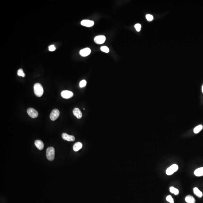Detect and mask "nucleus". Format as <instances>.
I'll list each match as a JSON object with an SVG mask.
<instances>
[{
	"label": "nucleus",
	"instance_id": "nucleus-1",
	"mask_svg": "<svg viewBox=\"0 0 203 203\" xmlns=\"http://www.w3.org/2000/svg\"><path fill=\"white\" fill-rule=\"evenodd\" d=\"M34 92L37 96L41 97L44 93V90L42 85L39 83H36L34 86Z\"/></svg>",
	"mask_w": 203,
	"mask_h": 203
},
{
	"label": "nucleus",
	"instance_id": "nucleus-2",
	"mask_svg": "<svg viewBox=\"0 0 203 203\" xmlns=\"http://www.w3.org/2000/svg\"><path fill=\"white\" fill-rule=\"evenodd\" d=\"M55 150L53 147H50L46 150V156L49 161H53L55 158Z\"/></svg>",
	"mask_w": 203,
	"mask_h": 203
},
{
	"label": "nucleus",
	"instance_id": "nucleus-3",
	"mask_svg": "<svg viewBox=\"0 0 203 203\" xmlns=\"http://www.w3.org/2000/svg\"><path fill=\"white\" fill-rule=\"evenodd\" d=\"M178 169V166L176 164H174L167 169L166 173L168 175H171L177 171Z\"/></svg>",
	"mask_w": 203,
	"mask_h": 203
},
{
	"label": "nucleus",
	"instance_id": "nucleus-4",
	"mask_svg": "<svg viewBox=\"0 0 203 203\" xmlns=\"http://www.w3.org/2000/svg\"><path fill=\"white\" fill-rule=\"evenodd\" d=\"M27 112L28 114L32 118H35L37 117L39 115L38 112L34 109L32 108H29L27 109Z\"/></svg>",
	"mask_w": 203,
	"mask_h": 203
},
{
	"label": "nucleus",
	"instance_id": "nucleus-5",
	"mask_svg": "<svg viewBox=\"0 0 203 203\" xmlns=\"http://www.w3.org/2000/svg\"><path fill=\"white\" fill-rule=\"evenodd\" d=\"M60 111L56 109H53L50 114V118L52 121H55L60 116Z\"/></svg>",
	"mask_w": 203,
	"mask_h": 203
},
{
	"label": "nucleus",
	"instance_id": "nucleus-6",
	"mask_svg": "<svg viewBox=\"0 0 203 203\" xmlns=\"http://www.w3.org/2000/svg\"><path fill=\"white\" fill-rule=\"evenodd\" d=\"M61 96L63 98L68 99L73 96V93L70 91L64 90L61 92Z\"/></svg>",
	"mask_w": 203,
	"mask_h": 203
},
{
	"label": "nucleus",
	"instance_id": "nucleus-7",
	"mask_svg": "<svg viewBox=\"0 0 203 203\" xmlns=\"http://www.w3.org/2000/svg\"><path fill=\"white\" fill-rule=\"evenodd\" d=\"M106 40V37L104 35H99L94 39V41L97 44H103Z\"/></svg>",
	"mask_w": 203,
	"mask_h": 203
},
{
	"label": "nucleus",
	"instance_id": "nucleus-8",
	"mask_svg": "<svg viewBox=\"0 0 203 203\" xmlns=\"http://www.w3.org/2000/svg\"><path fill=\"white\" fill-rule=\"evenodd\" d=\"M62 139L68 141H75V137L73 135H69L67 133H64L62 135Z\"/></svg>",
	"mask_w": 203,
	"mask_h": 203
},
{
	"label": "nucleus",
	"instance_id": "nucleus-9",
	"mask_svg": "<svg viewBox=\"0 0 203 203\" xmlns=\"http://www.w3.org/2000/svg\"><path fill=\"white\" fill-rule=\"evenodd\" d=\"M81 24L83 26L90 27L93 26L94 24V22L93 21L89 20H84L82 21Z\"/></svg>",
	"mask_w": 203,
	"mask_h": 203
},
{
	"label": "nucleus",
	"instance_id": "nucleus-10",
	"mask_svg": "<svg viewBox=\"0 0 203 203\" xmlns=\"http://www.w3.org/2000/svg\"><path fill=\"white\" fill-rule=\"evenodd\" d=\"M91 50L89 48H86L81 50L80 51V54L82 56H86L90 55Z\"/></svg>",
	"mask_w": 203,
	"mask_h": 203
},
{
	"label": "nucleus",
	"instance_id": "nucleus-11",
	"mask_svg": "<svg viewBox=\"0 0 203 203\" xmlns=\"http://www.w3.org/2000/svg\"><path fill=\"white\" fill-rule=\"evenodd\" d=\"M73 114L75 117H77L78 119H80L82 117V114L81 110L77 108H76L73 109Z\"/></svg>",
	"mask_w": 203,
	"mask_h": 203
},
{
	"label": "nucleus",
	"instance_id": "nucleus-12",
	"mask_svg": "<svg viewBox=\"0 0 203 203\" xmlns=\"http://www.w3.org/2000/svg\"><path fill=\"white\" fill-rule=\"evenodd\" d=\"M35 145L39 150H42L44 148V143L41 140H36L35 141Z\"/></svg>",
	"mask_w": 203,
	"mask_h": 203
},
{
	"label": "nucleus",
	"instance_id": "nucleus-13",
	"mask_svg": "<svg viewBox=\"0 0 203 203\" xmlns=\"http://www.w3.org/2000/svg\"><path fill=\"white\" fill-rule=\"evenodd\" d=\"M82 144L80 142H77L74 144L73 146V149L75 152H77L82 148Z\"/></svg>",
	"mask_w": 203,
	"mask_h": 203
},
{
	"label": "nucleus",
	"instance_id": "nucleus-14",
	"mask_svg": "<svg viewBox=\"0 0 203 203\" xmlns=\"http://www.w3.org/2000/svg\"><path fill=\"white\" fill-rule=\"evenodd\" d=\"M195 175L197 176H203V167H201L197 169L194 172Z\"/></svg>",
	"mask_w": 203,
	"mask_h": 203
},
{
	"label": "nucleus",
	"instance_id": "nucleus-15",
	"mask_svg": "<svg viewBox=\"0 0 203 203\" xmlns=\"http://www.w3.org/2000/svg\"><path fill=\"white\" fill-rule=\"evenodd\" d=\"M185 201L188 203H195V200L194 197L191 195H188L186 197Z\"/></svg>",
	"mask_w": 203,
	"mask_h": 203
},
{
	"label": "nucleus",
	"instance_id": "nucleus-16",
	"mask_svg": "<svg viewBox=\"0 0 203 203\" xmlns=\"http://www.w3.org/2000/svg\"><path fill=\"white\" fill-rule=\"evenodd\" d=\"M193 191H194V194L196 195L197 196L199 197V198H201L203 196V194H202V192L200 191L198 188H197V187H195L194 188Z\"/></svg>",
	"mask_w": 203,
	"mask_h": 203
},
{
	"label": "nucleus",
	"instance_id": "nucleus-17",
	"mask_svg": "<svg viewBox=\"0 0 203 203\" xmlns=\"http://www.w3.org/2000/svg\"><path fill=\"white\" fill-rule=\"evenodd\" d=\"M170 191L171 193H173L175 195H178L179 193V191L178 189L176 188L175 187H171L170 188Z\"/></svg>",
	"mask_w": 203,
	"mask_h": 203
},
{
	"label": "nucleus",
	"instance_id": "nucleus-18",
	"mask_svg": "<svg viewBox=\"0 0 203 203\" xmlns=\"http://www.w3.org/2000/svg\"><path fill=\"white\" fill-rule=\"evenodd\" d=\"M203 126L201 125H198L195 127L194 129V132L195 133H199L203 129Z\"/></svg>",
	"mask_w": 203,
	"mask_h": 203
},
{
	"label": "nucleus",
	"instance_id": "nucleus-19",
	"mask_svg": "<svg viewBox=\"0 0 203 203\" xmlns=\"http://www.w3.org/2000/svg\"><path fill=\"white\" fill-rule=\"evenodd\" d=\"M101 50L102 51L106 53H108L109 51V49L108 48V47L106 46H102L101 47Z\"/></svg>",
	"mask_w": 203,
	"mask_h": 203
},
{
	"label": "nucleus",
	"instance_id": "nucleus-20",
	"mask_svg": "<svg viewBox=\"0 0 203 203\" xmlns=\"http://www.w3.org/2000/svg\"><path fill=\"white\" fill-rule=\"evenodd\" d=\"M17 75L19 76H21V77H24L25 76V74H24V73L23 71V70L22 69H19L17 71Z\"/></svg>",
	"mask_w": 203,
	"mask_h": 203
},
{
	"label": "nucleus",
	"instance_id": "nucleus-21",
	"mask_svg": "<svg viewBox=\"0 0 203 203\" xmlns=\"http://www.w3.org/2000/svg\"><path fill=\"white\" fill-rule=\"evenodd\" d=\"M86 84V81L85 80H82L79 83V86L81 88L84 87Z\"/></svg>",
	"mask_w": 203,
	"mask_h": 203
},
{
	"label": "nucleus",
	"instance_id": "nucleus-22",
	"mask_svg": "<svg viewBox=\"0 0 203 203\" xmlns=\"http://www.w3.org/2000/svg\"><path fill=\"white\" fill-rule=\"evenodd\" d=\"M146 17V19H147L148 21H149V22L152 21L154 19V17H153V16L151 15L150 14H147Z\"/></svg>",
	"mask_w": 203,
	"mask_h": 203
},
{
	"label": "nucleus",
	"instance_id": "nucleus-23",
	"mask_svg": "<svg viewBox=\"0 0 203 203\" xmlns=\"http://www.w3.org/2000/svg\"><path fill=\"white\" fill-rule=\"evenodd\" d=\"M166 200L170 203H174V200L171 195H169L166 197Z\"/></svg>",
	"mask_w": 203,
	"mask_h": 203
},
{
	"label": "nucleus",
	"instance_id": "nucleus-24",
	"mask_svg": "<svg viewBox=\"0 0 203 203\" xmlns=\"http://www.w3.org/2000/svg\"><path fill=\"white\" fill-rule=\"evenodd\" d=\"M141 24L139 23L136 24L135 25V28L136 29V31L137 32H139L141 30Z\"/></svg>",
	"mask_w": 203,
	"mask_h": 203
},
{
	"label": "nucleus",
	"instance_id": "nucleus-25",
	"mask_svg": "<svg viewBox=\"0 0 203 203\" xmlns=\"http://www.w3.org/2000/svg\"><path fill=\"white\" fill-rule=\"evenodd\" d=\"M56 49V47L54 45H51L49 47V50L50 51L53 52L55 51Z\"/></svg>",
	"mask_w": 203,
	"mask_h": 203
},
{
	"label": "nucleus",
	"instance_id": "nucleus-26",
	"mask_svg": "<svg viewBox=\"0 0 203 203\" xmlns=\"http://www.w3.org/2000/svg\"><path fill=\"white\" fill-rule=\"evenodd\" d=\"M202 92H203V86H202Z\"/></svg>",
	"mask_w": 203,
	"mask_h": 203
}]
</instances>
